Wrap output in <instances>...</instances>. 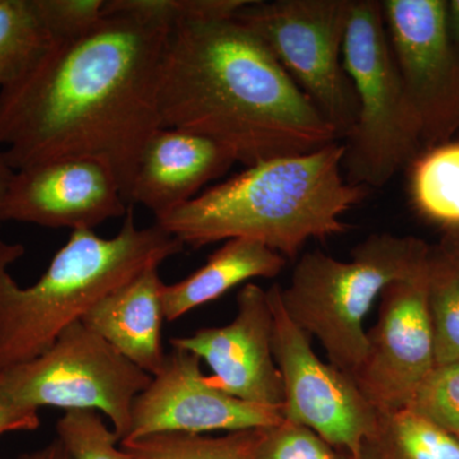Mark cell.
I'll list each match as a JSON object with an SVG mask.
<instances>
[{
    "mask_svg": "<svg viewBox=\"0 0 459 459\" xmlns=\"http://www.w3.org/2000/svg\"><path fill=\"white\" fill-rule=\"evenodd\" d=\"M169 35L114 13L83 35L53 42L21 80L0 90V146L9 168L89 157L113 170L129 204L142 150L162 128L157 89Z\"/></svg>",
    "mask_w": 459,
    "mask_h": 459,
    "instance_id": "6da1fadb",
    "label": "cell"
},
{
    "mask_svg": "<svg viewBox=\"0 0 459 459\" xmlns=\"http://www.w3.org/2000/svg\"><path fill=\"white\" fill-rule=\"evenodd\" d=\"M157 108L162 128L210 138L246 168L340 142L271 51L234 18L170 32Z\"/></svg>",
    "mask_w": 459,
    "mask_h": 459,
    "instance_id": "7a4b0ae2",
    "label": "cell"
},
{
    "mask_svg": "<svg viewBox=\"0 0 459 459\" xmlns=\"http://www.w3.org/2000/svg\"><path fill=\"white\" fill-rule=\"evenodd\" d=\"M344 144L249 166L186 204L155 217L184 247L247 238L295 258L312 238L343 234L344 214L369 195L344 179Z\"/></svg>",
    "mask_w": 459,
    "mask_h": 459,
    "instance_id": "3957f363",
    "label": "cell"
},
{
    "mask_svg": "<svg viewBox=\"0 0 459 459\" xmlns=\"http://www.w3.org/2000/svg\"><path fill=\"white\" fill-rule=\"evenodd\" d=\"M183 249L156 223L138 228L132 205L114 238L74 230L38 282L22 287L9 268L25 247L0 240V371L39 358L104 296Z\"/></svg>",
    "mask_w": 459,
    "mask_h": 459,
    "instance_id": "277c9868",
    "label": "cell"
},
{
    "mask_svg": "<svg viewBox=\"0 0 459 459\" xmlns=\"http://www.w3.org/2000/svg\"><path fill=\"white\" fill-rule=\"evenodd\" d=\"M431 247L421 238L373 234L351 250L347 262L320 250L296 263L289 286H281L287 316L316 337L329 362L353 377L367 352L364 319L383 290L427 271Z\"/></svg>",
    "mask_w": 459,
    "mask_h": 459,
    "instance_id": "5b68a950",
    "label": "cell"
},
{
    "mask_svg": "<svg viewBox=\"0 0 459 459\" xmlns=\"http://www.w3.org/2000/svg\"><path fill=\"white\" fill-rule=\"evenodd\" d=\"M342 62L359 102L358 122L343 143L344 179L382 188L424 151L421 124L395 65L382 2L352 0Z\"/></svg>",
    "mask_w": 459,
    "mask_h": 459,
    "instance_id": "8992f818",
    "label": "cell"
},
{
    "mask_svg": "<svg viewBox=\"0 0 459 459\" xmlns=\"http://www.w3.org/2000/svg\"><path fill=\"white\" fill-rule=\"evenodd\" d=\"M352 0H249L234 20L271 51L287 75L344 141L359 102L342 62Z\"/></svg>",
    "mask_w": 459,
    "mask_h": 459,
    "instance_id": "52a82bcc",
    "label": "cell"
},
{
    "mask_svg": "<svg viewBox=\"0 0 459 459\" xmlns=\"http://www.w3.org/2000/svg\"><path fill=\"white\" fill-rule=\"evenodd\" d=\"M151 380L80 320L39 358L0 371V398L26 410L98 411L122 443L131 429L133 402Z\"/></svg>",
    "mask_w": 459,
    "mask_h": 459,
    "instance_id": "ba28073f",
    "label": "cell"
},
{
    "mask_svg": "<svg viewBox=\"0 0 459 459\" xmlns=\"http://www.w3.org/2000/svg\"><path fill=\"white\" fill-rule=\"evenodd\" d=\"M273 313L272 350L282 377L283 419L305 425L352 459L376 428L379 412L351 377L313 351L312 338L287 316L281 285L267 290Z\"/></svg>",
    "mask_w": 459,
    "mask_h": 459,
    "instance_id": "9c48e42d",
    "label": "cell"
},
{
    "mask_svg": "<svg viewBox=\"0 0 459 459\" xmlns=\"http://www.w3.org/2000/svg\"><path fill=\"white\" fill-rule=\"evenodd\" d=\"M386 35L422 131L424 151L459 131V62L446 0H383Z\"/></svg>",
    "mask_w": 459,
    "mask_h": 459,
    "instance_id": "30bf717a",
    "label": "cell"
},
{
    "mask_svg": "<svg viewBox=\"0 0 459 459\" xmlns=\"http://www.w3.org/2000/svg\"><path fill=\"white\" fill-rule=\"evenodd\" d=\"M427 276L428 267L416 279L386 286L376 325L367 332V352L352 379L379 413L410 409L437 368Z\"/></svg>",
    "mask_w": 459,
    "mask_h": 459,
    "instance_id": "8fae6325",
    "label": "cell"
},
{
    "mask_svg": "<svg viewBox=\"0 0 459 459\" xmlns=\"http://www.w3.org/2000/svg\"><path fill=\"white\" fill-rule=\"evenodd\" d=\"M162 369L137 395L126 439L159 433L204 434L240 431L279 424L282 409L238 400L202 373V359L171 346Z\"/></svg>",
    "mask_w": 459,
    "mask_h": 459,
    "instance_id": "7c38bea8",
    "label": "cell"
},
{
    "mask_svg": "<svg viewBox=\"0 0 459 459\" xmlns=\"http://www.w3.org/2000/svg\"><path fill=\"white\" fill-rule=\"evenodd\" d=\"M238 313L223 327L202 328L170 344L198 355L220 391L259 406L282 409V377L272 350L273 313L267 290L247 282L237 296Z\"/></svg>",
    "mask_w": 459,
    "mask_h": 459,
    "instance_id": "4fadbf2b",
    "label": "cell"
},
{
    "mask_svg": "<svg viewBox=\"0 0 459 459\" xmlns=\"http://www.w3.org/2000/svg\"><path fill=\"white\" fill-rule=\"evenodd\" d=\"M129 207L108 165L89 157H69L14 172L3 220L72 231L93 230L126 216Z\"/></svg>",
    "mask_w": 459,
    "mask_h": 459,
    "instance_id": "5bb4252c",
    "label": "cell"
},
{
    "mask_svg": "<svg viewBox=\"0 0 459 459\" xmlns=\"http://www.w3.org/2000/svg\"><path fill=\"white\" fill-rule=\"evenodd\" d=\"M234 164V156L210 138L159 128L138 159L129 204L144 205L160 216L197 197L205 184L219 179Z\"/></svg>",
    "mask_w": 459,
    "mask_h": 459,
    "instance_id": "9a60e30c",
    "label": "cell"
},
{
    "mask_svg": "<svg viewBox=\"0 0 459 459\" xmlns=\"http://www.w3.org/2000/svg\"><path fill=\"white\" fill-rule=\"evenodd\" d=\"M162 286L159 267H148L104 296L81 319L93 333L151 377L162 369L166 358L162 347Z\"/></svg>",
    "mask_w": 459,
    "mask_h": 459,
    "instance_id": "2e32d148",
    "label": "cell"
},
{
    "mask_svg": "<svg viewBox=\"0 0 459 459\" xmlns=\"http://www.w3.org/2000/svg\"><path fill=\"white\" fill-rule=\"evenodd\" d=\"M286 265V258L270 247L247 238L225 241L207 262L186 279L162 286L165 320L174 322L221 298L240 283L255 279H274Z\"/></svg>",
    "mask_w": 459,
    "mask_h": 459,
    "instance_id": "e0dca14e",
    "label": "cell"
},
{
    "mask_svg": "<svg viewBox=\"0 0 459 459\" xmlns=\"http://www.w3.org/2000/svg\"><path fill=\"white\" fill-rule=\"evenodd\" d=\"M360 459H459V442L415 411H394L379 413Z\"/></svg>",
    "mask_w": 459,
    "mask_h": 459,
    "instance_id": "ac0fdd59",
    "label": "cell"
},
{
    "mask_svg": "<svg viewBox=\"0 0 459 459\" xmlns=\"http://www.w3.org/2000/svg\"><path fill=\"white\" fill-rule=\"evenodd\" d=\"M410 169V198L420 216L444 231L459 229V142L422 151Z\"/></svg>",
    "mask_w": 459,
    "mask_h": 459,
    "instance_id": "d6986e66",
    "label": "cell"
},
{
    "mask_svg": "<svg viewBox=\"0 0 459 459\" xmlns=\"http://www.w3.org/2000/svg\"><path fill=\"white\" fill-rule=\"evenodd\" d=\"M263 429L231 431L223 437L159 433L123 440L120 446L137 459H258Z\"/></svg>",
    "mask_w": 459,
    "mask_h": 459,
    "instance_id": "ffe728a7",
    "label": "cell"
},
{
    "mask_svg": "<svg viewBox=\"0 0 459 459\" xmlns=\"http://www.w3.org/2000/svg\"><path fill=\"white\" fill-rule=\"evenodd\" d=\"M53 42L35 0H0V90L21 80Z\"/></svg>",
    "mask_w": 459,
    "mask_h": 459,
    "instance_id": "44dd1931",
    "label": "cell"
},
{
    "mask_svg": "<svg viewBox=\"0 0 459 459\" xmlns=\"http://www.w3.org/2000/svg\"><path fill=\"white\" fill-rule=\"evenodd\" d=\"M427 304L437 368L459 365V274L437 247L429 255Z\"/></svg>",
    "mask_w": 459,
    "mask_h": 459,
    "instance_id": "7402d4cb",
    "label": "cell"
},
{
    "mask_svg": "<svg viewBox=\"0 0 459 459\" xmlns=\"http://www.w3.org/2000/svg\"><path fill=\"white\" fill-rule=\"evenodd\" d=\"M249 0H105L104 14H126L174 31L204 21L230 20Z\"/></svg>",
    "mask_w": 459,
    "mask_h": 459,
    "instance_id": "603a6c76",
    "label": "cell"
},
{
    "mask_svg": "<svg viewBox=\"0 0 459 459\" xmlns=\"http://www.w3.org/2000/svg\"><path fill=\"white\" fill-rule=\"evenodd\" d=\"M56 439L72 459H137L122 446L117 448V434L98 411H65L56 422Z\"/></svg>",
    "mask_w": 459,
    "mask_h": 459,
    "instance_id": "cb8c5ba5",
    "label": "cell"
},
{
    "mask_svg": "<svg viewBox=\"0 0 459 459\" xmlns=\"http://www.w3.org/2000/svg\"><path fill=\"white\" fill-rule=\"evenodd\" d=\"M258 459H352L305 425L283 419L263 429Z\"/></svg>",
    "mask_w": 459,
    "mask_h": 459,
    "instance_id": "d4e9b609",
    "label": "cell"
},
{
    "mask_svg": "<svg viewBox=\"0 0 459 459\" xmlns=\"http://www.w3.org/2000/svg\"><path fill=\"white\" fill-rule=\"evenodd\" d=\"M410 410L430 420L459 442V365L435 368Z\"/></svg>",
    "mask_w": 459,
    "mask_h": 459,
    "instance_id": "484cf974",
    "label": "cell"
},
{
    "mask_svg": "<svg viewBox=\"0 0 459 459\" xmlns=\"http://www.w3.org/2000/svg\"><path fill=\"white\" fill-rule=\"evenodd\" d=\"M53 41L71 40L93 29L104 14L105 0H35Z\"/></svg>",
    "mask_w": 459,
    "mask_h": 459,
    "instance_id": "4316f807",
    "label": "cell"
},
{
    "mask_svg": "<svg viewBox=\"0 0 459 459\" xmlns=\"http://www.w3.org/2000/svg\"><path fill=\"white\" fill-rule=\"evenodd\" d=\"M39 411L20 409L0 398V437L13 431H32L40 427Z\"/></svg>",
    "mask_w": 459,
    "mask_h": 459,
    "instance_id": "83f0119b",
    "label": "cell"
},
{
    "mask_svg": "<svg viewBox=\"0 0 459 459\" xmlns=\"http://www.w3.org/2000/svg\"><path fill=\"white\" fill-rule=\"evenodd\" d=\"M9 459H72L69 453L66 452L65 446L59 440L54 439L47 446L36 449V451L23 453L14 458Z\"/></svg>",
    "mask_w": 459,
    "mask_h": 459,
    "instance_id": "f1b7e54d",
    "label": "cell"
},
{
    "mask_svg": "<svg viewBox=\"0 0 459 459\" xmlns=\"http://www.w3.org/2000/svg\"><path fill=\"white\" fill-rule=\"evenodd\" d=\"M437 247L459 274V229L444 231L442 240Z\"/></svg>",
    "mask_w": 459,
    "mask_h": 459,
    "instance_id": "f546056e",
    "label": "cell"
},
{
    "mask_svg": "<svg viewBox=\"0 0 459 459\" xmlns=\"http://www.w3.org/2000/svg\"><path fill=\"white\" fill-rule=\"evenodd\" d=\"M446 27L459 62V0H446Z\"/></svg>",
    "mask_w": 459,
    "mask_h": 459,
    "instance_id": "4dcf8cb0",
    "label": "cell"
},
{
    "mask_svg": "<svg viewBox=\"0 0 459 459\" xmlns=\"http://www.w3.org/2000/svg\"><path fill=\"white\" fill-rule=\"evenodd\" d=\"M14 172L16 171L9 168L7 162L3 159L2 152H0V226L4 222L3 208H4L5 199H7L9 186H11L12 180H13Z\"/></svg>",
    "mask_w": 459,
    "mask_h": 459,
    "instance_id": "1f68e13d",
    "label": "cell"
}]
</instances>
